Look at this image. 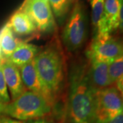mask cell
Segmentation results:
<instances>
[{"mask_svg": "<svg viewBox=\"0 0 123 123\" xmlns=\"http://www.w3.org/2000/svg\"><path fill=\"white\" fill-rule=\"evenodd\" d=\"M89 66L78 64L72 68L68 103L71 123H95L96 94L88 75Z\"/></svg>", "mask_w": 123, "mask_h": 123, "instance_id": "6da1fadb", "label": "cell"}, {"mask_svg": "<svg viewBox=\"0 0 123 123\" xmlns=\"http://www.w3.org/2000/svg\"><path fill=\"white\" fill-rule=\"evenodd\" d=\"M34 62L40 78L54 97L64 79V61L62 54L56 48L49 47L38 53Z\"/></svg>", "mask_w": 123, "mask_h": 123, "instance_id": "7a4b0ae2", "label": "cell"}, {"mask_svg": "<svg viewBox=\"0 0 123 123\" xmlns=\"http://www.w3.org/2000/svg\"><path fill=\"white\" fill-rule=\"evenodd\" d=\"M51 105L44 97L30 90L5 104L2 114L17 120H30L43 117L51 111Z\"/></svg>", "mask_w": 123, "mask_h": 123, "instance_id": "3957f363", "label": "cell"}, {"mask_svg": "<svg viewBox=\"0 0 123 123\" xmlns=\"http://www.w3.org/2000/svg\"><path fill=\"white\" fill-rule=\"evenodd\" d=\"M87 36V17L83 4L76 1L62 32V40L69 51L81 47Z\"/></svg>", "mask_w": 123, "mask_h": 123, "instance_id": "277c9868", "label": "cell"}, {"mask_svg": "<svg viewBox=\"0 0 123 123\" xmlns=\"http://www.w3.org/2000/svg\"><path fill=\"white\" fill-rule=\"evenodd\" d=\"M123 112L121 93L115 87H108L96 94L95 123H106Z\"/></svg>", "mask_w": 123, "mask_h": 123, "instance_id": "5b68a950", "label": "cell"}, {"mask_svg": "<svg viewBox=\"0 0 123 123\" xmlns=\"http://www.w3.org/2000/svg\"><path fill=\"white\" fill-rule=\"evenodd\" d=\"M123 54V42L111 35L95 36L87 51L89 60L111 63Z\"/></svg>", "mask_w": 123, "mask_h": 123, "instance_id": "8992f818", "label": "cell"}, {"mask_svg": "<svg viewBox=\"0 0 123 123\" xmlns=\"http://www.w3.org/2000/svg\"><path fill=\"white\" fill-rule=\"evenodd\" d=\"M19 9L29 16L37 31L50 32L55 29V21L48 1L40 0H25Z\"/></svg>", "mask_w": 123, "mask_h": 123, "instance_id": "52a82bcc", "label": "cell"}, {"mask_svg": "<svg viewBox=\"0 0 123 123\" xmlns=\"http://www.w3.org/2000/svg\"><path fill=\"white\" fill-rule=\"evenodd\" d=\"M19 68L21 77L25 87L29 89L30 91L37 93L44 97L49 103L52 105L54 97L44 86L40 78L36 68L34 60L21 66Z\"/></svg>", "mask_w": 123, "mask_h": 123, "instance_id": "ba28073f", "label": "cell"}, {"mask_svg": "<svg viewBox=\"0 0 123 123\" xmlns=\"http://www.w3.org/2000/svg\"><path fill=\"white\" fill-rule=\"evenodd\" d=\"M122 2L123 0H105L103 15L95 36L111 35L113 31L118 30Z\"/></svg>", "mask_w": 123, "mask_h": 123, "instance_id": "9c48e42d", "label": "cell"}, {"mask_svg": "<svg viewBox=\"0 0 123 123\" xmlns=\"http://www.w3.org/2000/svg\"><path fill=\"white\" fill-rule=\"evenodd\" d=\"M1 68L7 87L12 96V99L14 100L26 91L21 77L20 70L17 66L7 59L1 60Z\"/></svg>", "mask_w": 123, "mask_h": 123, "instance_id": "30bf717a", "label": "cell"}, {"mask_svg": "<svg viewBox=\"0 0 123 123\" xmlns=\"http://www.w3.org/2000/svg\"><path fill=\"white\" fill-rule=\"evenodd\" d=\"M90 65L88 68V75L92 87L96 91L110 87L111 85L109 76L110 62L89 60Z\"/></svg>", "mask_w": 123, "mask_h": 123, "instance_id": "8fae6325", "label": "cell"}, {"mask_svg": "<svg viewBox=\"0 0 123 123\" xmlns=\"http://www.w3.org/2000/svg\"><path fill=\"white\" fill-rule=\"evenodd\" d=\"M8 23L14 34L18 36H29L37 32L30 18L21 9H18L12 15Z\"/></svg>", "mask_w": 123, "mask_h": 123, "instance_id": "7c38bea8", "label": "cell"}, {"mask_svg": "<svg viewBox=\"0 0 123 123\" xmlns=\"http://www.w3.org/2000/svg\"><path fill=\"white\" fill-rule=\"evenodd\" d=\"M38 52L39 48L37 46L22 42L7 60L20 68L34 60Z\"/></svg>", "mask_w": 123, "mask_h": 123, "instance_id": "4fadbf2b", "label": "cell"}, {"mask_svg": "<svg viewBox=\"0 0 123 123\" xmlns=\"http://www.w3.org/2000/svg\"><path fill=\"white\" fill-rule=\"evenodd\" d=\"M22 42L14 36L8 23H7L0 31V53L2 60L8 59Z\"/></svg>", "mask_w": 123, "mask_h": 123, "instance_id": "5bb4252c", "label": "cell"}, {"mask_svg": "<svg viewBox=\"0 0 123 123\" xmlns=\"http://www.w3.org/2000/svg\"><path fill=\"white\" fill-rule=\"evenodd\" d=\"M73 0H48L53 15L59 21L64 19L68 12Z\"/></svg>", "mask_w": 123, "mask_h": 123, "instance_id": "9a60e30c", "label": "cell"}, {"mask_svg": "<svg viewBox=\"0 0 123 123\" xmlns=\"http://www.w3.org/2000/svg\"><path fill=\"white\" fill-rule=\"evenodd\" d=\"M91 6V19L94 33L103 15L105 0H90Z\"/></svg>", "mask_w": 123, "mask_h": 123, "instance_id": "2e32d148", "label": "cell"}, {"mask_svg": "<svg viewBox=\"0 0 123 123\" xmlns=\"http://www.w3.org/2000/svg\"><path fill=\"white\" fill-rule=\"evenodd\" d=\"M109 76L111 85L116 84L123 76V54L110 64Z\"/></svg>", "mask_w": 123, "mask_h": 123, "instance_id": "e0dca14e", "label": "cell"}, {"mask_svg": "<svg viewBox=\"0 0 123 123\" xmlns=\"http://www.w3.org/2000/svg\"><path fill=\"white\" fill-rule=\"evenodd\" d=\"M0 98L4 104H7L10 102L8 87L5 81L4 76L1 68V60L0 61Z\"/></svg>", "mask_w": 123, "mask_h": 123, "instance_id": "ac0fdd59", "label": "cell"}, {"mask_svg": "<svg viewBox=\"0 0 123 123\" xmlns=\"http://www.w3.org/2000/svg\"><path fill=\"white\" fill-rule=\"evenodd\" d=\"M118 30L120 31V33L123 35V0L120 8V17H119V25Z\"/></svg>", "mask_w": 123, "mask_h": 123, "instance_id": "d6986e66", "label": "cell"}, {"mask_svg": "<svg viewBox=\"0 0 123 123\" xmlns=\"http://www.w3.org/2000/svg\"><path fill=\"white\" fill-rule=\"evenodd\" d=\"M106 123H123V112Z\"/></svg>", "mask_w": 123, "mask_h": 123, "instance_id": "ffe728a7", "label": "cell"}, {"mask_svg": "<svg viewBox=\"0 0 123 123\" xmlns=\"http://www.w3.org/2000/svg\"><path fill=\"white\" fill-rule=\"evenodd\" d=\"M0 120H1V123H22L21 121H19V120L9 118H0Z\"/></svg>", "mask_w": 123, "mask_h": 123, "instance_id": "44dd1931", "label": "cell"}, {"mask_svg": "<svg viewBox=\"0 0 123 123\" xmlns=\"http://www.w3.org/2000/svg\"><path fill=\"white\" fill-rule=\"evenodd\" d=\"M116 84V88L120 91V92L121 93L123 92V76Z\"/></svg>", "mask_w": 123, "mask_h": 123, "instance_id": "7402d4cb", "label": "cell"}, {"mask_svg": "<svg viewBox=\"0 0 123 123\" xmlns=\"http://www.w3.org/2000/svg\"><path fill=\"white\" fill-rule=\"evenodd\" d=\"M30 123H47L43 119H36Z\"/></svg>", "mask_w": 123, "mask_h": 123, "instance_id": "603a6c76", "label": "cell"}, {"mask_svg": "<svg viewBox=\"0 0 123 123\" xmlns=\"http://www.w3.org/2000/svg\"><path fill=\"white\" fill-rule=\"evenodd\" d=\"M4 103L2 102L1 99L0 98V116L2 114V111H3V108H4Z\"/></svg>", "mask_w": 123, "mask_h": 123, "instance_id": "cb8c5ba5", "label": "cell"}, {"mask_svg": "<svg viewBox=\"0 0 123 123\" xmlns=\"http://www.w3.org/2000/svg\"><path fill=\"white\" fill-rule=\"evenodd\" d=\"M26 1H28V0H26ZM40 1H48V0H40Z\"/></svg>", "mask_w": 123, "mask_h": 123, "instance_id": "d4e9b609", "label": "cell"}, {"mask_svg": "<svg viewBox=\"0 0 123 123\" xmlns=\"http://www.w3.org/2000/svg\"><path fill=\"white\" fill-rule=\"evenodd\" d=\"M122 95V98H123V94H121Z\"/></svg>", "mask_w": 123, "mask_h": 123, "instance_id": "484cf974", "label": "cell"}, {"mask_svg": "<svg viewBox=\"0 0 123 123\" xmlns=\"http://www.w3.org/2000/svg\"><path fill=\"white\" fill-rule=\"evenodd\" d=\"M121 94H123V92H121Z\"/></svg>", "mask_w": 123, "mask_h": 123, "instance_id": "4316f807", "label": "cell"}, {"mask_svg": "<svg viewBox=\"0 0 123 123\" xmlns=\"http://www.w3.org/2000/svg\"><path fill=\"white\" fill-rule=\"evenodd\" d=\"M0 123H1V120H0Z\"/></svg>", "mask_w": 123, "mask_h": 123, "instance_id": "83f0119b", "label": "cell"}]
</instances>
